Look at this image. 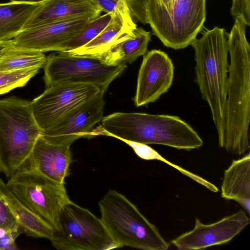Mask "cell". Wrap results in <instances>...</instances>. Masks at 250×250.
<instances>
[{
	"mask_svg": "<svg viewBox=\"0 0 250 250\" xmlns=\"http://www.w3.org/2000/svg\"><path fill=\"white\" fill-rule=\"evenodd\" d=\"M234 20L228 34L230 62L221 147L230 153L241 155L250 149V47L246 37V23L241 19Z\"/></svg>",
	"mask_w": 250,
	"mask_h": 250,
	"instance_id": "cell-1",
	"label": "cell"
},
{
	"mask_svg": "<svg viewBox=\"0 0 250 250\" xmlns=\"http://www.w3.org/2000/svg\"><path fill=\"white\" fill-rule=\"evenodd\" d=\"M99 135L186 150L199 149L203 145L189 125L178 116L169 115L114 113L104 117L101 124L88 133L89 138Z\"/></svg>",
	"mask_w": 250,
	"mask_h": 250,
	"instance_id": "cell-2",
	"label": "cell"
},
{
	"mask_svg": "<svg viewBox=\"0 0 250 250\" xmlns=\"http://www.w3.org/2000/svg\"><path fill=\"white\" fill-rule=\"evenodd\" d=\"M190 45L195 51L196 82L208 104L222 147L225 129L229 65L228 34L223 28L207 30Z\"/></svg>",
	"mask_w": 250,
	"mask_h": 250,
	"instance_id": "cell-3",
	"label": "cell"
},
{
	"mask_svg": "<svg viewBox=\"0 0 250 250\" xmlns=\"http://www.w3.org/2000/svg\"><path fill=\"white\" fill-rule=\"evenodd\" d=\"M101 219L112 239L121 248L144 250H167L166 241L157 227L150 222L125 196L110 190L99 203Z\"/></svg>",
	"mask_w": 250,
	"mask_h": 250,
	"instance_id": "cell-4",
	"label": "cell"
},
{
	"mask_svg": "<svg viewBox=\"0 0 250 250\" xmlns=\"http://www.w3.org/2000/svg\"><path fill=\"white\" fill-rule=\"evenodd\" d=\"M31 103L15 97L0 100V171L8 179L18 171L41 135Z\"/></svg>",
	"mask_w": 250,
	"mask_h": 250,
	"instance_id": "cell-5",
	"label": "cell"
},
{
	"mask_svg": "<svg viewBox=\"0 0 250 250\" xmlns=\"http://www.w3.org/2000/svg\"><path fill=\"white\" fill-rule=\"evenodd\" d=\"M59 250H110L121 248L101 219L71 201L62 208L50 240Z\"/></svg>",
	"mask_w": 250,
	"mask_h": 250,
	"instance_id": "cell-6",
	"label": "cell"
},
{
	"mask_svg": "<svg viewBox=\"0 0 250 250\" xmlns=\"http://www.w3.org/2000/svg\"><path fill=\"white\" fill-rule=\"evenodd\" d=\"M126 67L125 63L109 64L94 56L58 52L47 57L43 79L46 87L62 83H83L96 86L105 93Z\"/></svg>",
	"mask_w": 250,
	"mask_h": 250,
	"instance_id": "cell-7",
	"label": "cell"
},
{
	"mask_svg": "<svg viewBox=\"0 0 250 250\" xmlns=\"http://www.w3.org/2000/svg\"><path fill=\"white\" fill-rule=\"evenodd\" d=\"M64 185L36 173L19 171L6 183L14 195L53 230L62 207L70 201Z\"/></svg>",
	"mask_w": 250,
	"mask_h": 250,
	"instance_id": "cell-8",
	"label": "cell"
},
{
	"mask_svg": "<svg viewBox=\"0 0 250 250\" xmlns=\"http://www.w3.org/2000/svg\"><path fill=\"white\" fill-rule=\"evenodd\" d=\"M101 91L93 85L77 83H62L47 87L31 103L33 116L42 133Z\"/></svg>",
	"mask_w": 250,
	"mask_h": 250,
	"instance_id": "cell-9",
	"label": "cell"
},
{
	"mask_svg": "<svg viewBox=\"0 0 250 250\" xmlns=\"http://www.w3.org/2000/svg\"><path fill=\"white\" fill-rule=\"evenodd\" d=\"M104 92L100 91L62 118L50 128L42 133L46 141L70 146L81 137L87 138L94 125L104 118Z\"/></svg>",
	"mask_w": 250,
	"mask_h": 250,
	"instance_id": "cell-10",
	"label": "cell"
},
{
	"mask_svg": "<svg viewBox=\"0 0 250 250\" xmlns=\"http://www.w3.org/2000/svg\"><path fill=\"white\" fill-rule=\"evenodd\" d=\"M250 223L246 212L240 210L210 224H203L197 218L190 231L184 233L171 242L178 250H202L228 243Z\"/></svg>",
	"mask_w": 250,
	"mask_h": 250,
	"instance_id": "cell-11",
	"label": "cell"
},
{
	"mask_svg": "<svg viewBox=\"0 0 250 250\" xmlns=\"http://www.w3.org/2000/svg\"><path fill=\"white\" fill-rule=\"evenodd\" d=\"M98 17H77L26 29L18 34L12 42L17 47L43 53L60 52L63 43L78 34Z\"/></svg>",
	"mask_w": 250,
	"mask_h": 250,
	"instance_id": "cell-12",
	"label": "cell"
},
{
	"mask_svg": "<svg viewBox=\"0 0 250 250\" xmlns=\"http://www.w3.org/2000/svg\"><path fill=\"white\" fill-rule=\"evenodd\" d=\"M133 99L137 107L157 101L172 85L173 63L165 52L153 49L144 54Z\"/></svg>",
	"mask_w": 250,
	"mask_h": 250,
	"instance_id": "cell-13",
	"label": "cell"
},
{
	"mask_svg": "<svg viewBox=\"0 0 250 250\" xmlns=\"http://www.w3.org/2000/svg\"><path fill=\"white\" fill-rule=\"evenodd\" d=\"M71 162L70 146L49 143L40 136L18 171L36 173L65 184Z\"/></svg>",
	"mask_w": 250,
	"mask_h": 250,
	"instance_id": "cell-14",
	"label": "cell"
},
{
	"mask_svg": "<svg viewBox=\"0 0 250 250\" xmlns=\"http://www.w3.org/2000/svg\"><path fill=\"white\" fill-rule=\"evenodd\" d=\"M206 17V0H175L167 47L177 50L190 45L202 30Z\"/></svg>",
	"mask_w": 250,
	"mask_h": 250,
	"instance_id": "cell-15",
	"label": "cell"
},
{
	"mask_svg": "<svg viewBox=\"0 0 250 250\" xmlns=\"http://www.w3.org/2000/svg\"><path fill=\"white\" fill-rule=\"evenodd\" d=\"M136 27L126 2L120 1L111 13L108 24L98 36L82 47L62 52L73 55L98 57L129 37Z\"/></svg>",
	"mask_w": 250,
	"mask_h": 250,
	"instance_id": "cell-16",
	"label": "cell"
},
{
	"mask_svg": "<svg viewBox=\"0 0 250 250\" xmlns=\"http://www.w3.org/2000/svg\"><path fill=\"white\" fill-rule=\"evenodd\" d=\"M101 12L91 0H43L23 30L77 17L99 16Z\"/></svg>",
	"mask_w": 250,
	"mask_h": 250,
	"instance_id": "cell-17",
	"label": "cell"
},
{
	"mask_svg": "<svg viewBox=\"0 0 250 250\" xmlns=\"http://www.w3.org/2000/svg\"><path fill=\"white\" fill-rule=\"evenodd\" d=\"M221 197L235 201L250 213V153L233 160L224 173Z\"/></svg>",
	"mask_w": 250,
	"mask_h": 250,
	"instance_id": "cell-18",
	"label": "cell"
},
{
	"mask_svg": "<svg viewBox=\"0 0 250 250\" xmlns=\"http://www.w3.org/2000/svg\"><path fill=\"white\" fill-rule=\"evenodd\" d=\"M42 1L11 0L0 3V41L12 40L23 28Z\"/></svg>",
	"mask_w": 250,
	"mask_h": 250,
	"instance_id": "cell-19",
	"label": "cell"
},
{
	"mask_svg": "<svg viewBox=\"0 0 250 250\" xmlns=\"http://www.w3.org/2000/svg\"><path fill=\"white\" fill-rule=\"evenodd\" d=\"M0 196L8 205L23 232L32 237L52 238L53 228L23 204L0 178Z\"/></svg>",
	"mask_w": 250,
	"mask_h": 250,
	"instance_id": "cell-20",
	"label": "cell"
},
{
	"mask_svg": "<svg viewBox=\"0 0 250 250\" xmlns=\"http://www.w3.org/2000/svg\"><path fill=\"white\" fill-rule=\"evenodd\" d=\"M150 37V32L136 27L129 37L96 57L109 64L131 63L147 52Z\"/></svg>",
	"mask_w": 250,
	"mask_h": 250,
	"instance_id": "cell-21",
	"label": "cell"
},
{
	"mask_svg": "<svg viewBox=\"0 0 250 250\" xmlns=\"http://www.w3.org/2000/svg\"><path fill=\"white\" fill-rule=\"evenodd\" d=\"M47 57L43 52L17 47L11 43L0 56V70L10 71L44 66Z\"/></svg>",
	"mask_w": 250,
	"mask_h": 250,
	"instance_id": "cell-22",
	"label": "cell"
},
{
	"mask_svg": "<svg viewBox=\"0 0 250 250\" xmlns=\"http://www.w3.org/2000/svg\"><path fill=\"white\" fill-rule=\"evenodd\" d=\"M111 17V13H106L90 21L78 34L62 44L60 52L73 50L90 42L106 27Z\"/></svg>",
	"mask_w": 250,
	"mask_h": 250,
	"instance_id": "cell-23",
	"label": "cell"
},
{
	"mask_svg": "<svg viewBox=\"0 0 250 250\" xmlns=\"http://www.w3.org/2000/svg\"><path fill=\"white\" fill-rule=\"evenodd\" d=\"M100 10L111 13L117 4L125 1L134 20L144 24H148L146 6L148 0H91Z\"/></svg>",
	"mask_w": 250,
	"mask_h": 250,
	"instance_id": "cell-24",
	"label": "cell"
},
{
	"mask_svg": "<svg viewBox=\"0 0 250 250\" xmlns=\"http://www.w3.org/2000/svg\"><path fill=\"white\" fill-rule=\"evenodd\" d=\"M40 69L34 67L10 71L0 70V95L24 86Z\"/></svg>",
	"mask_w": 250,
	"mask_h": 250,
	"instance_id": "cell-25",
	"label": "cell"
},
{
	"mask_svg": "<svg viewBox=\"0 0 250 250\" xmlns=\"http://www.w3.org/2000/svg\"><path fill=\"white\" fill-rule=\"evenodd\" d=\"M144 160H159L167 164L172 167L173 168L179 170L181 173L189 177L195 182L201 184V185L207 188L209 190L212 192H217L218 191V188L214 185L208 181V180L204 179L202 177L198 176L191 172H190L184 168H182L177 165L173 164L171 162L167 160L165 158L160 155L156 151L153 149L152 147L148 146L146 152Z\"/></svg>",
	"mask_w": 250,
	"mask_h": 250,
	"instance_id": "cell-26",
	"label": "cell"
},
{
	"mask_svg": "<svg viewBox=\"0 0 250 250\" xmlns=\"http://www.w3.org/2000/svg\"><path fill=\"white\" fill-rule=\"evenodd\" d=\"M0 229L21 234L23 231L7 204L0 196Z\"/></svg>",
	"mask_w": 250,
	"mask_h": 250,
	"instance_id": "cell-27",
	"label": "cell"
},
{
	"mask_svg": "<svg viewBox=\"0 0 250 250\" xmlns=\"http://www.w3.org/2000/svg\"><path fill=\"white\" fill-rule=\"evenodd\" d=\"M250 0H233L230 14L234 19L242 20L246 25L250 24Z\"/></svg>",
	"mask_w": 250,
	"mask_h": 250,
	"instance_id": "cell-28",
	"label": "cell"
},
{
	"mask_svg": "<svg viewBox=\"0 0 250 250\" xmlns=\"http://www.w3.org/2000/svg\"><path fill=\"white\" fill-rule=\"evenodd\" d=\"M19 233L0 229V250L18 249L15 240Z\"/></svg>",
	"mask_w": 250,
	"mask_h": 250,
	"instance_id": "cell-29",
	"label": "cell"
},
{
	"mask_svg": "<svg viewBox=\"0 0 250 250\" xmlns=\"http://www.w3.org/2000/svg\"><path fill=\"white\" fill-rule=\"evenodd\" d=\"M12 42V40L6 42L0 41V50H3L9 46Z\"/></svg>",
	"mask_w": 250,
	"mask_h": 250,
	"instance_id": "cell-30",
	"label": "cell"
},
{
	"mask_svg": "<svg viewBox=\"0 0 250 250\" xmlns=\"http://www.w3.org/2000/svg\"><path fill=\"white\" fill-rule=\"evenodd\" d=\"M3 50H0V56H1L2 53V51H3Z\"/></svg>",
	"mask_w": 250,
	"mask_h": 250,
	"instance_id": "cell-31",
	"label": "cell"
},
{
	"mask_svg": "<svg viewBox=\"0 0 250 250\" xmlns=\"http://www.w3.org/2000/svg\"><path fill=\"white\" fill-rule=\"evenodd\" d=\"M34 0V1H42L43 0Z\"/></svg>",
	"mask_w": 250,
	"mask_h": 250,
	"instance_id": "cell-32",
	"label": "cell"
},
{
	"mask_svg": "<svg viewBox=\"0 0 250 250\" xmlns=\"http://www.w3.org/2000/svg\"></svg>",
	"mask_w": 250,
	"mask_h": 250,
	"instance_id": "cell-33",
	"label": "cell"
}]
</instances>
